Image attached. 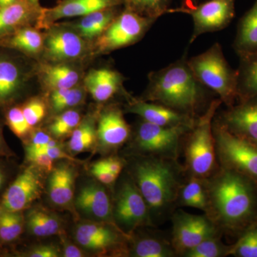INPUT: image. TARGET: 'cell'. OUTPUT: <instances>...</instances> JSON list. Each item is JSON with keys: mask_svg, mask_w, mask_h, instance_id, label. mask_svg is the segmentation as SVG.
I'll return each mask as SVG.
<instances>
[{"mask_svg": "<svg viewBox=\"0 0 257 257\" xmlns=\"http://www.w3.org/2000/svg\"><path fill=\"white\" fill-rule=\"evenodd\" d=\"M207 215L218 229L234 234L257 222V182L236 171L221 167L205 179Z\"/></svg>", "mask_w": 257, "mask_h": 257, "instance_id": "cell-1", "label": "cell"}, {"mask_svg": "<svg viewBox=\"0 0 257 257\" xmlns=\"http://www.w3.org/2000/svg\"><path fill=\"white\" fill-rule=\"evenodd\" d=\"M207 90L193 74L185 55L149 74V85L143 99L195 116L205 101Z\"/></svg>", "mask_w": 257, "mask_h": 257, "instance_id": "cell-2", "label": "cell"}, {"mask_svg": "<svg viewBox=\"0 0 257 257\" xmlns=\"http://www.w3.org/2000/svg\"><path fill=\"white\" fill-rule=\"evenodd\" d=\"M175 162L152 157L135 165V182L146 201L150 214L163 216L178 198L180 173Z\"/></svg>", "mask_w": 257, "mask_h": 257, "instance_id": "cell-3", "label": "cell"}, {"mask_svg": "<svg viewBox=\"0 0 257 257\" xmlns=\"http://www.w3.org/2000/svg\"><path fill=\"white\" fill-rule=\"evenodd\" d=\"M199 82L219 96L226 106L234 105L237 99V73L225 58L220 44L216 42L207 51L187 60Z\"/></svg>", "mask_w": 257, "mask_h": 257, "instance_id": "cell-4", "label": "cell"}, {"mask_svg": "<svg viewBox=\"0 0 257 257\" xmlns=\"http://www.w3.org/2000/svg\"><path fill=\"white\" fill-rule=\"evenodd\" d=\"M221 103L220 99L211 101L189 132L185 150L186 165L193 177L207 179L215 168L216 150L213 121Z\"/></svg>", "mask_w": 257, "mask_h": 257, "instance_id": "cell-5", "label": "cell"}, {"mask_svg": "<svg viewBox=\"0 0 257 257\" xmlns=\"http://www.w3.org/2000/svg\"><path fill=\"white\" fill-rule=\"evenodd\" d=\"M156 19L145 18L126 8L116 15L105 31L93 42L92 53L109 54L142 40Z\"/></svg>", "mask_w": 257, "mask_h": 257, "instance_id": "cell-6", "label": "cell"}, {"mask_svg": "<svg viewBox=\"0 0 257 257\" xmlns=\"http://www.w3.org/2000/svg\"><path fill=\"white\" fill-rule=\"evenodd\" d=\"M216 155L221 167L236 171L257 182V147L213 121Z\"/></svg>", "mask_w": 257, "mask_h": 257, "instance_id": "cell-7", "label": "cell"}, {"mask_svg": "<svg viewBox=\"0 0 257 257\" xmlns=\"http://www.w3.org/2000/svg\"><path fill=\"white\" fill-rule=\"evenodd\" d=\"M193 126H162L143 120L137 130L135 145L152 157L176 160L181 140Z\"/></svg>", "mask_w": 257, "mask_h": 257, "instance_id": "cell-8", "label": "cell"}, {"mask_svg": "<svg viewBox=\"0 0 257 257\" xmlns=\"http://www.w3.org/2000/svg\"><path fill=\"white\" fill-rule=\"evenodd\" d=\"M184 13L192 17L194 30L190 43L206 33L220 31L235 16V0H208L199 5L186 4L168 10L167 13Z\"/></svg>", "mask_w": 257, "mask_h": 257, "instance_id": "cell-9", "label": "cell"}, {"mask_svg": "<svg viewBox=\"0 0 257 257\" xmlns=\"http://www.w3.org/2000/svg\"><path fill=\"white\" fill-rule=\"evenodd\" d=\"M45 30L42 52L45 62L70 63L89 53L91 47L89 42L65 23L54 24Z\"/></svg>", "mask_w": 257, "mask_h": 257, "instance_id": "cell-10", "label": "cell"}, {"mask_svg": "<svg viewBox=\"0 0 257 257\" xmlns=\"http://www.w3.org/2000/svg\"><path fill=\"white\" fill-rule=\"evenodd\" d=\"M172 244L177 254H184L204 240L217 236L218 227L207 215H194L183 211L173 216Z\"/></svg>", "mask_w": 257, "mask_h": 257, "instance_id": "cell-11", "label": "cell"}, {"mask_svg": "<svg viewBox=\"0 0 257 257\" xmlns=\"http://www.w3.org/2000/svg\"><path fill=\"white\" fill-rule=\"evenodd\" d=\"M150 211L135 181L126 179L116 195L113 216L116 222L126 231L151 222Z\"/></svg>", "mask_w": 257, "mask_h": 257, "instance_id": "cell-12", "label": "cell"}, {"mask_svg": "<svg viewBox=\"0 0 257 257\" xmlns=\"http://www.w3.org/2000/svg\"><path fill=\"white\" fill-rule=\"evenodd\" d=\"M31 73L20 57L0 50V108H8L23 94Z\"/></svg>", "mask_w": 257, "mask_h": 257, "instance_id": "cell-13", "label": "cell"}, {"mask_svg": "<svg viewBox=\"0 0 257 257\" xmlns=\"http://www.w3.org/2000/svg\"><path fill=\"white\" fill-rule=\"evenodd\" d=\"M37 168L36 166L30 165L18 176L3 194L0 209L23 211L40 197L43 184Z\"/></svg>", "mask_w": 257, "mask_h": 257, "instance_id": "cell-14", "label": "cell"}, {"mask_svg": "<svg viewBox=\"0 0 257 257\" xmlns=\"http://www.w3.org/2000/svg\"><path fill=\"white\" fill-rule=\"evenodd\" d=\"M121 5L123 0H60L52 8H42L35 27L45 30L61 19L81 18L98 10Z\"/></svg>", "mask_w": 257, "mask_h": 257, "instance_id": "cell-15", "label": "cell"}, {"mask_svg": "<svg viewBox=\"0 0 257 257\" xmlns=\"http://www.w3.org/2000/svg\"><path fill=\"white\" fill-rule=\"evenodd\" d=\"M215 120L230 133L256 143L257 94L239 101L237 105L229 106L227 110Z\"/></svg>", "mask_w": 257, "mask_h": 257, "instance_id": "cell-16", "label": "cell"}, {"mask_svg": "<svg viewBox=\"0 0 257 257\" xmlns=\"http://www.w3.org/2000/svg\"><path fill=\"white\" fill-rule=\"evenodd\" d=\"M127 111L143 118L144 121L162 126H193L197 118L162 104L128 97Z\"/></svg>", "mask_w": 257, "mask_h": 257, "instance_id": "cell-17", "label": "cell"}, {"mask_svg": "<svg viewBox=\"0 0 257 257\" xmlns=\"http://www.w3.org/2000/svg\"><path fill=\"white\" fill-rule=\"evenodd\" d=\"M96 135L101 146L106 149L119 147L128 140L130 127L119 108L111 106L102 111L98 119Z\"/></svg>", "mask_w": 257, "mask_h": 257, "instance_id": "cell-18", "label": "cell"}, {"mask_svg": "<svg viewBox=\"0 0 257 257\" xmlns=\"http://www.w3.org/2000/svg\"><path fill=\"white\" fill-rule=\"evenodd\" d=\"M79 246L88 251L106 252L121 244V236L112 226L102 223H83L74 232Z\"/></svg>", "mask_w": 257, "mask_h": 257, "instance_id": "cell-19", "label": "cell"}, {"mask_svg": "<svg viewBox=\"0 0 257 257\" xmlns=\"http://www.w3.org/2000/svg\"><path fill=\"white\" fill-rule=\"evenodd\" d=\"M124 78L118 71L107 67L92 69L84 79L86 91L97 102H105L123 90Z\"/></svg>", "mask_w": 257, "mask_h": 257, "instance_id": "cell-20", "label": "cell"}, {"mask_svg": "<svg viewBox=\"0 0 257 257\" xmlns=\"http://www.w3.org/2000/svg\"><path fill=\"white\" fill-rule=\"evenodd\" d=\"M69 62H44L37 68L42 86L49 92L75 87L82 78L80 70Z\"/></svg>", "mask_w": 257, "mask_h": 257, "instance_id": "cell-21", "label": "cell"}, {"mask_svg": "<svg viewBox=\"0 0 257 257\" xmlns=\"http://www.w3.org/2000/svg\"><path fill=\"white\" fill-rule=\"evenodd\" d=\"M76 206L84 214L106 223L112 222L113 209L105 189L96 184H88L81 189Z\"/></svg>", "mask_w": 257, "mask_h": 257, "instance_id": "cell-22", "label": "cell"}, {"mask_svg": "<svg viewBox=\"0 0 257 257\" xmlns=\"http://www.w3.org/2000/svg\"><path fill=\"white\" fill-rule=\"evenodd\" d=\"M42 8L28 0H20L0 9V39L23 27L35 26Z\"/></svg>", "mask_w": 257, "mask_h": 257, "instance_id": "cell-23", "label": "cell"}, {"mask_svg": "<svg viewBox=\"0 0 257 257\" xmlns=\"http://www.w3.org/2000/svg\"><path fill=\"white\" fill-rule=\"evenodd\" d=\"M0 48L38 57L44 50V33L35 26L23 27L0 39Z\"/></svg>", "mask_w": 257, "mask_h": 257, "instance_id": "cell-24", "label": "cell"}, {"mask_svg": "<svg viewBox=\"0 0 257 257\" xmlns=\"http://www.w3.org/2000/svg\"><path fill=\"white\" fill-rule=\"evenodd\" d=\"M116 8L98 10L81 17L77 21L65 24L75 30L86 41L94 42L119 14Z\"/></svg>", "mask_w": 257, "mask_h": 257, "instance_id": "cell-25", "label": "cell"}, {"mask_svg": "<svg viewBox=\"0 0 257 257\" xmlns=\"http://www.w3.org/2000/svg\"><path fill=\"white\" fill-rule=\"evenodd\" d=\"M76 173L72 167L62 165L52 170L49 179V197L60 207L67 206L73 199Z\"/></svg>", "mask_w": 257, "mask_h": 257, "instance_id": "cell-26", "label": "cell"}, {"mask_svg": "<svg viewBox=\"0 0 257 257\" xmlns=\"http://www.w3.org/2000/svg\"><path fill=\"white\" fill-rule=\"evenodd\" d=\"M233 47L239 56L257 52V0L240 19Z\"/></svg>", "mask_w": 257, "mask_h": 257, "instance_id": "cell-27", "label": "cell"}, {"mask_svg": "<svg viewBox=\"0 0 257 257\" xmlns=\"http://www.w3.org/2000/svg\"><path fill=\"white\" fill-rule=\"evenodd\" d=\"M239 57L236 90L241 101L257 94V52Z\"/></svg>", "mask_w": 257, "mask_h": 257, "instance_id": "cell-28", "label": "cell"}, {"mask_svg": "<svg viewBox=\"0 0 257 257\" xmlns=\"http://www.w3.org/2000/svg\"><path fill=\"white\" fill-rule=\"evenodd\" d=\"M25 226L32 234L45 237L60 231V222L55 214L42 209H31L25 217Z\"/></svg>", "mask_w": 257, "mask_h": 257, "instance_id": "cell-29", "label": "cell"}, {"mask_svg": "<svg viewBox=\"0 0 257 257\" xmlns=\"http://www.w3.org/2000/svg\"><path fill=\"white\" fill-rule=\"evenodd\" d=\"M178 197L182 206L197 208L207 212L208 199L205 179L192 176L189 182L181 187Z\"/></svg>", "mask_w": 257, "mask_h": 257, "instance_id": "cell-30", "label": "cell"}, {"mask_svg": "<svg viewBox=\"0 0 257 257\" xmlns=\"http://www.w3.org/2000/svg\"><path fill=\"white\" fill-rule=\"evenodd\" d=\"M97 140L96 125L92 117L82 120L72 133L69 143L70 152L74 155L90 150Z\"/></svg>", "mask_w": 257, "mask_h": 257, "instance_id": "cell-31", "label": "cell"}, {"mask_svg": "<svg viewBox=\"0 0 257 257\" xmlns=\"http://www.w3.org/2000/svg\"><path fill=\"white\" fill-rule=\"evenodd\" d=\"M175 254L172 243L162 238H143L135 243L133 248V256L137 257H173Z\"/></svg>", "mask_w": 257, "mask_h": 257, "instance_id": "cell-32", "label": "cell"}, {"mask_svg": "<svg viewBox=\"0 0 257 257\" xmlns=\"http://www.w3.org/2000/svg\"><path fill=\"white\" fill-rule=\"evenodd\" d=\"M25 226L23 211H11L0 209V239L10 243L20 237Z\"/></svg>", "mask_w": 257, "mask_h": 257, "instance_id": "cell-33", "label": "cell"}, {"mask_svg": "<svg viewBox=\"0 0 257 257\" xmlns=\"http://www.w3.org/2000/svg\"><path fill=\"white\" fill-rule=\"evenodd\" d=\"M87 92L85 87L75 86L51 92L50 102L52 109L56 113L72 109L82 102Z\"/></svg>", "mask_w": 257, "mask_h": 257, "instance_id": "cell-34", "label": "cell"}, {"mask_svg": "<svg viewBox=\"0 0 257 257\" xmlns=\"http://www.w3.org/2000/svg\"><path fill=\"white\" fill-rule=\"evenodd\" d=\"M172 0H123L126 9L152 19H158L170 9Z\"/></svg>", "mask_w": 257, "mask_h": 257, "instance_id": "cell-35", "label": "cell"}, {"mask_svg": "<svg viewBox=\"0 0 257 257\" xmlns=\"http://www.w3.org/2000/svg\"><path fill=\"white\" fill-rule=\"evenodd\" d=\"M82 121L78 111L70 109L62 111L49 126L50 133L56 138H63L73 133Z\"/></svg>", "mask_w": 257, "mask_h": 257, "instance_id": "cell-36", "label": "cell"}, {"mask_svg": "<svg viewBox=\"0 0 257 257\" xmlns=\"http://www.w3.org/2000/svg\"><path fill=\"white\" fill-rule=\"evenodd\" d=\"M231 246L221 242L218 236L204 240L182 256L185 257H223L229 255Z\"/></svg>", "mask_w": 257, "mask_h": 257, "instance_id": "cell-37", "label": "cell"}, {"mask_svg": "<svg viewBox=\"0 0 257 257\" xmlns=\"http://www.w3.org/2000/svg\"><path fill=\"white\" fill-rule=\"evenodd\" d=\"M229 255L236 257H257V222L248 228L231 245Z\"/></svg>", "mask_w": 257, "mask_h": 257, "instance_id": "cell-38", "label": "cell"}, {"mask_svg": "<svg viewBox=\"0 0 257 257\" xmlns=\"http://www.w3.org/2000/svg\"><path fill=\"white\" fill-rule=\"evenodd\" d=\"M20 106L24 118L32 130L41 122L46 115V104L41 98L32 97Z\"/></svg>", "mask_w": 257, "mask_h": 257, "instance_id": "cell-39", "label": "cell"}, {"mask_svg": "<svg viewBox=\"0 0 257 257\" xmlns=\"http://www.w3.org/2000/svg\"><path fill=\"white\" fill-rule=\"evenodd\" d=\"M5 120L10 130L19 138H25L32 132V128L24 118L20 104L12 105L8 108Z\"/></svg>", "mask_w": 257, "mask_h": 257, "instance_id": "cell-40", "label": "cell"}, {"mask_svg": "<svg viewBox=\"0 0 257 257\" xmlns=\"http://www.w3.org/2000/svg\"><path fill=\"white\" fill-rule=\"evenodd\" d=\"M26 159L29 162L47 172L53 170L54 160L46 153L41 152H26Z\"/></svg>", "mask_w": 257, "mask_h": 257, "instance_id": "cell-41", "label": "cell"}, {"mask_svg": "<svg viewBox=\"0 0 257 257\" xmlns=\"http://www.w3.org/2000/svg\"><path fill=\"white\" fill-rule=\"evenodd\" d=\"M52 140V138L50 135L44 132H35L30 137V141L27 145L25 151L34 152L42 150V149L45 148L47 143Z\"/></svg>", "mask_w": 257, "mask_h": 257, "instance_id": "cell-42", "label": "cell"}, {"mask_svg": "<svg viewBox=\"0 0 257 257\" xmlns=\"http://www.w3.org/2000/svg\"><path fill=\"white\" fill-rule=\"evenodd\" d=\"M91 172L99 182H100L101 184H106V185L114 183L118 177L117 175H114V173L105 168L104 166L101 165L99 162H96L92 166Z\"/></svg>", "mask_w": 257, "mask_h": 257, "instance_id": "cell-43", "label": "cell"}, {"mask_svg": "<svg viewBox=\"0 0 257 257\" xmlns=\"http://www.w3.org/2000/svg\"><path fill=\"white\" fill-rule=\"evenodd\" d=\"M25 254L30 257H58L60 250L54 245H42L32 248Z\"/></svg>", "mask_w": 257, "mask_h": 257, "instance_id": "cell-44", "label": "cell"}, {"mask_svg": "<svg viewBox=\"0 0 257 257\" xmlns=\"http://www.w3.org/2000/svg\"><path fill=\"white\" fill-rule=\"evenodd\" d=\"M34 152H41L44 153H46L47 155H49L51 158L55 160H67L70 161H77L76 159L73 157L69 156L67 155L65 152H64L62 149L60 148V146H57L55 147H46V148L42 149V150H38V151Z\"/></svg>", "mask_w": 257, "mask_h": 257, "instance_id": "cell-45", "label": "cell"}, {"mask_svg": "<svg viewBox=\"0 0 257 257\" xmlns=\"http://www.w3.org/2000/svg\"><path fill=\"white\" fill-rule=\"evenodd\" d=\"M101 165L104 166L108 170L114 173V175L119 176L123 169V164L116 158H107L99 161Z\"/></svg>", "mask_w": 257, "mask_h": 257, "instance_id": "cell-46", "label": "cell"}, {"mask_svg": "<svg viewBox=\"0 0 257 257\" xmlns=\"http://www.w3.org/2000/svg\"><path fill=\"white\" fill-rule=\"evenodd\" d=\"M64 256L81 257L83 256V253L77 246L69 243L64 242Z\"/></svg>", "mask_w": 257, "mask_h": 257, "instance_id": "cell-47", "label": "cell"}, {"mask_svg": "<svg viewBox=\"0 0 257 257\" xmlns=\"http://www.w3.org/2000/svg\"><path fill=\"white\" fill-rule=\"evenodd\" d=\"M8 152L7 150L6 144L5 143L4 138H3V131L0 126V155H6Z\"/></svg>", "mask_w": 257, "mask_h": 257, "instance_id": "cell-48", "label": "cell"}, {"mask_svg": "<svg viewBox=\"0 0 257 257\" xmlns=\"http://www.w3.org/2000/svg\"><path fill=\"white\" fill-rule=\"evenodd\" d=\"M5 182H6V173H5L4 168L0 165V192L3 190Z\"/></svg>", "mask_w": 257, "mask_h": 257, "instance_id": "cell-49", "label": "cell"}, {"mask_svg": "<svg viewBox=\"0 0 257 257\" xmlns=\"http://www.w3.org/2000/svg\"><path fill=\"white\" fill-rule=\"evenodd\" d=\"M20 0H0V9L18 3Z\"/></svg>", "mask_w": 257, "mask_h": 257, "instance_id": "cell-50", "label": "cell"}, {"mask_svg": "<svg viewBox=\"0 0 257 257\" xmlns=\"http://www.w3.org/2000/svg\"><path fill=\"white\" fill-rule=\"evenodd\" d=\"M28 1L32 3L33 5H36V6H40V0H28Z\"/></svg>", "mask_w": 257, "mask_h": 257, "instance_id": "cell-51", "label": "cell"}, {"mask_svg": "<svg viewBox=\"0 0 257 257\" xmlns=\"http://www.w3.org/2000/svg\"><path fill=\"white\" fill-rule=\"evenodd\" d=\"M196 1H197V0H188V3H190V2H192V3H194V2H196Z\"/></svg>", "mask_w": 257, "mask_h": 257, "instance_id": "cell-52", "label": "cell"}, {"mask_svg": "<svg viewBox=\"0 0 257 257\" xmlns=\"http://www.w3.org/2000/svg\"><path fill=\"white\" fill-rule=\"evenodd\" d=\"M2 243H3V242H2L1 239H0V247H1Z\"/></svg>", "mask_w": 257, "mask_h": 257, "instance_id": "cell-53", "label": "cell"}, {"mask_svg": "<svg viewBox=\"0 0 257 257\" xmlns=\"http://www.w3.org/2000/svg\"><path fill=\"white\" fill-rule=\"evenodd\" d=\"M253 144H254V145H256V146L257 147V143H253Z\"/></svg>", "mask_w": 257, "mask_h": 257, "instance_id": "cell-54", "label": "cell"}]
</instances>
